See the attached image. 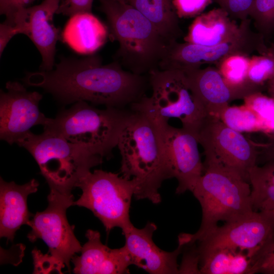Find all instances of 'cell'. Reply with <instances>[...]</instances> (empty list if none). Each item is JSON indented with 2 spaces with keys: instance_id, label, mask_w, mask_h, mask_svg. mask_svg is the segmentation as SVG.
<instances>
[{
  "instance_id": "5bb4252c",
  "label": "cell",
  "mask_w": 274,
  "mask_h": 274,
  "mask_svg": "<svg viewBox=\"0 0 274 274\" xmlns=\"http://www.w3.org/2000/svg\"><path fill=\"white\" fill-rule=\"evenodd\" d=\"M155 116L172 178H176L178 183L176 193L180 194L187 191L191 192L203 171L196 136L182 127H174L168 121Z\"/></svg>"
},
{
  "instance_id": "ac0fdd59",
  "label": "cell",
  "mask_w": 274,
  "mask_h": 274,
  "mask_svg": "<svg viewBox=\"0 0 274 274\" xmlns=\"http://www.w3.org/2000/svg\"><path fill=\"white\" fill-rule=\"evenodd\" d=\"M184 73L207 117L219 119L220 113L230 102L242 99L239 93L227 84L217 67L209 66Z\"/></svg>"
},
{
  "instance_id": "e575fe53",
  "label": "cell",
  "mask_w": 274,
  "mask_h": 274,
  "mask_svg": "<svg viewBox=\"0 0 274 274\" xmlns=\"http://www.w3.org/2000/svg\"><path fill=\"white\" fill-rule=\"evenodd\" d=\"M35 0H0V13L6 18L12 16L18 10Z\"/></svg>"
},
{
  "instance_id": "9c48e42d",
  "label": "cell",
  "mask_w": 274,
  "mask_h": 274,
  "mask_svg": "<svg viewBox=\"0 0 274 274\" xmlns=\"http://www.w3.org/2000/svg\"><path fill=\"white\" fill-rule=\"evenodd\" d=\"M48 206L43 211L33 215L27 225L31 227L27 237L31 243L41 239L48 247L46 254L53 271L62 273L66 266L70 271V262L82 246L74 233V226L70 224L66 210L73 206L74 196L50 192Z\"/></svg>"
},
{
  "instance_id": "ffe728a7",
  "label": "cell",
  "mask_w": 274,
  "mask_h": 274,
  "mask_svg": "<svg viewBox=\"0 0 274 274\" xmlns=\"http://www.w3.org/2000/svg\"><path fill=\"white\" fill-rule=\"evenodd\" d=\"M241 30L240 25L220 8L198 15L189 26L185 42L212 46L229 41Z\"/></svg>"
},
{
  "instance_id": "d6a6232c",
  "label": "cell",
  "mask_w": 274,
  "mask_h": 274,
  "mask_svg": "<svg viewBox=\"0 0 274 274\" xmlns=\"http://www.w3.org/2000/svg\"><path fill=\"white\" fill-rule=\"evenodd\" d=\"M93 0H63L56 14L72 16L83 12L91 13Z\"/></svg>"
},
{
  "instance_id": "4fadbf2b",
  "label": "cell",
  "mask_w": 274,
  "mask_h": 274,
  "mask_svg": "<svg viewBox=\"0 0 274 274\" xmlns=\"http://www.w3.org/2000/svg\"><path fill=\"white\" fill-rule=\"evenodd\" d=\"M6 88V91L1 90L0 93V138L12 145L32 127L47 125L50 118L39 109L41 94L27 91L16 81L8 82Z\"/></svg>"
},
{
  "instance_id": "4316f807",
  "label": "cell",
  "mask_w": 274,
  "mask_h": 274,
  "mask_svg": "<svg viewBox=\"0 0 274 274\" xmlns=\"http://www.w3.org/2000/svg\"><path fill=\"white\" fill-rule=\"evenodd\" d=\"M219 119L227 126L239 132H263L262 124L255 112L245 104L226 107Z\"/></svg>"
},
{
  "instance_id": "e0dca14e",
  "label": "cell",
  "mask_w": 274,
  "mask_h": 274,
  "mask_svg": "<svg viewBox=\"0 0 274 274\" xmlns=\"http://www.w3.org/2000/svg\"><path fill=\"white\" fill-rule=\"evenodd\" d=\"M87 241L82 246L81 255H75L71 262L76 274H126L132 265L124 246L111 249L101 242L98 231L87 230Z\"/></svg>"
},
{
  "instance_id": "52a82bcc",
  "label": "cell",
  "mask_w": 274,
  "mask_h": 274,
  "mask_svg": "<svg viewBox=\"0 0 274 274\" xmlns=\"http://www.w3.org/2000/svg\"><path fill=\"white\" fill-rule=\"evenodd\" d=\"M77 187L82 193L73 206L91 211L101 222L107 233L115 227L123 230L133 225L129 210L136 188L133 180L96 169L83 178Z\"/></svg>"
},
{
  "instance_id": "d6986e66",
  "label": "cell",
  "mask_w": 274,
  "mask_h": 274,
  "mask_svg": "<svg viewBox=\"0 0 274 274\" xmlns=\"http://www.w3.org/2000/svg\"><path fill=\"white\" fill-rule=\"evenodd\" d=\"M39 183L35 179L23 184L0 179V237L13 242L16 231L27 225L33 215L28 210L29 195L37 191Z\"/></svg>"
},
{
  "instance_id": "6da1fadb",
  "label": "cell",
  "mask_w": 274,
  "mask_h": 274,
  "mask_svg": "<svg viewBox=\"0 0 274 274\" xmlns=\"http://www.w3.org/2000/svg\"><path fill=\"white\" fill-rule=\"evenodd\" d=\"M49 71L28 72L23 79L64 104L85 101L94 105L128 108L146 95L148 75L135 74L117 61L103 64L97 55L77 59L62 57Z\"/></svg>"
},
{
  "instance_id": "ab89813d",
  "label": "cell",
  "mask_w": 274,
  "mask_h": 274,
  "mask_svg": "<svg viewBox=\"0 0 274 274\" xmlns=\"http://www.w3.org/2000/svg\"><path fill=\"white\" fill-rule=\"evenodd\" d=\"M271 45L274 47V44H272Z\"/></svg>"
},
{
  "instance_id": "9a60e30c",
  "label": "cell",
  "mask_w": 274,
  "mask_h": 274,
  "mask_svg": "<svg viewBox=\"0 0 274 274\" xmlns=\"http://www.w3.org/2000/svg\"><path fill=\"white\" fill-rule=\"evenodd\" d=\"M60 0H44L40 5L18 10L5 21L15 25L19 33L27 36L42 56L41 71L53 68L56 45L60 29L55 26L53 16L59 6Z\"/></svg>"
},
{
  "instance_id": "7a4b0ae2",
  "label": "cell",
  "mask_w": 274,
  "mask_h": 274,
  "mask_svg": "<svg viewBox=\"0 0 274 274\" xmlns=\"http://www.w3.org/2000/svg\"><path fill=\"white\" fill-rule=\"evenodd\" d=\"M134 114L117 145L121 156L120 173L136 184L134 196L159 203L162 182L172 178L157 119L140 102L130 106Z\"/></svg>"
},
{
  "instance_id": "836d02e7",
  "label": "cell",
  "mask_w": 274,
  "mask_h": 274,
  "mask_svg": "<svg viewBox=\"0 0 274 274\" xmlns=\"http://www.w3.org/2000/svg\"><path fill=\"white\" fill-rule=\"evenodd\" d=\"M191 249L184 254L181 264L179 265V273H200V258L195 243L188 244Z\"/></svg>"
},
{
  "instance_id": "30bf717a",
  "label": "cell",
  "mask_w": 274,
  "mask_h": 274,
  "mask_svg": "<svg viewBox=\"0 0 274 274\" xmlns=\"http://www.w3.org/2000/svg\"><path fill=\"white\" fill-rule=\"evenodd\" d=\"M196 138L203 149V166L225 168L249 183L250 172L257 165L256 143L229 127L220 119L212 117L206 118Z\"/></svg>"
},
{
  "instance_id": "484cf974",
  "label": "cell",
  "mask_w": 274,
  "mask_h": 274,
  "mask_svg": "<svg viewBox=\"0 0 274 274\" xmlns=\"http://www.w3.org/2000/svg\"><path fill=\"white\" fill-rule=\"evenodd\" d=\"M250 59L247 56L233 55L216 64V67L227 84L236 90L243 99L248 96L245 85Z\"/></svg>"
},
{
  "instance_id": "ba28073f",
  "label": "cell",
  "mask_w": 274,
  "mask_h": 274,
  "mask_svg": "<svg viewBox=\"0 0 274 274\" xmlns=\"http://www.w3.org/2000/svg\"><path fill=\"white\" fill-rule=\"evenodd\" d=\"M151 94L141 99L159 118L179 119L196 136L207 115L188 84L184 72L157 69L148 74Z\"/></svg>"
},
{
  "instance_id": "5b68a950",
  "label": "cell",
  "mask_w": 274,
  "mask_h": 274,
  "mask_svg": "<svg viewBox=\"0 0 274 274\" xmlns=\"http://www.w3.org/2000/svg\"><path fill=\"white\" fill-rule=\"evenodd\" d=\"M16 144L32 156L54 193L73 195L80 180L104 160L86 147L45 130L39 134L29 131Z\"/></svg>"
},
{
  "instance_id": "cb8c5ba5",
  "label": "cell",
  "mask_w": 274,
  "mask_h": 274,
  "mask_svg": "<svg viewBox=\"0 0 274 274\" xmlns=\"http://www.w3.org/2000/svg\"><path fill=\"white\" fill-rule=\"evenodd\" d=\"M264 163L249 173L253 210L263 212L274 210V158Z\"/></svg>"
},
{
  "instance_id": "8fae6325",
  "label": "cell",
  "mask_w": 274,
  "mask_h": 274,
  "mask_svg": "<svg viewBox=\"0 0 274 274\" xmlns=\"http://www.w3.org/2000/svg\"><path fill=\"white\" fill-rule=\"evenodd\" d=\"M251 20L241 21V30L232 40L215 46H207L187 42H173L159 64L161 70L186 72L201 67L205 64L219 63L233 55L248 56L254 52L262 54L268 50L264 37L252 30Z\"/></svg>"
},
{
  "instance_id": "3957f363",
  "label": "cell",
  "mask_w": 274,
  "mask_h": 274,
  "mask_svg": "<svg viewBox=\"0 0 274 274\" xmlns=\"http://www.w3.org/2000/svg\"><path fill=\"white\" fill-rule=\"evenodd\" d=\"M98 1L99 9L107 19L110 37L119 44L114 60L124 69L140 75L159 69L172 43L128 4L115 0Z\"/></svg>"
},
{
  "instance_id": "7c38bea8",
  "label": "cell",
  "mask_w": 274,
  "mask_h": 274,
  "mask_svg": "<svg viewBox=\"0 0 274 274\" xmlns=\"http://www.w3.org/2000/svg\"><path fill=\"white\" fill-rule=\"evenodd\" d=\"M274 238V221L266 214L253 211L237 220L217 226L196 243L199 254L213 249L239 248L259 254Z\"/></svg>"
},
{
  "instance_id": "f1b7e54d",
  "label": "cell",
  "mask_w": 274,
  "mask_h": 274,
  "mask_svg": "<svg viewBox=\"0 0 274 274\" xmlns=\"http://www.w3.org/2000/svg\"><path fill=\"white\" fill-rule=\"evenodd\" d=\"M249 18L264 38L274 31V0H254Z\"/></svg>"
},
{
  "instance_id": "8992f818",
  "label": "cell",
  "mask_w": 274,
  "mask_h": 274,
  "mask_svg": "<svg viewBox=\"0 0 274 274\" xmlns=\"http://www.w3.org/2000/svg\"><path fill=\"white\" fill-rule=\"evenodd\" d=\"M134 112L129 108H96L85 101L74 103L50 118L44 130L60 135L109 159Z\"/></svg>"
},
{
  "instance_id": "7402d4cb",
  "label": "cell",
  "mask_w": 274,
  "mask_h": 274,
  "mask_svg": "<svg viewBox=\"0 0 274 274\" xmlns=\"http://www.w3.org/2000/svg\"><path fill=\"white\" fill-rule=\"evenodd\" d=\"M201 274H253L258 253L239 248H219L199 254Z\"/></svg>"
},
{
  "instance_id": "83f0119b",
  "label": "cell",
  "mask_w": 274,
  "mask_h": 274,
  "mask_svg": "<svg viewBox=\"0 0 274 274\" xmlns=\"http://www.w3.org/2000/svg\"><path fill=\"white\" fill-rule=\"evenodd\" d=\"M244 104L252 109L259 118L266 135L274 134V99L261 92L244 98Z\"/></svg>"
},
{
  "instance_id": "2e32d148",
  "label": "cell",
  "mask_w": 274,
  "mask_h": 274,
  "mask_svg": "<svg viewBox=\"0 0 274 274\" xmlns=\"http://www.w3.org/2000/svg\"><path fill=\"white\" fill-rule=\"evenodd\" d=\"M156 229V224L149 222L143 228H137L132 225L122 230L125 239L124 247L132 265L151 274L179 273L177 259L183 246L179 244L172 252L161 250L153 240Z\"/></svg>"
},
{
  "instance_id": "4dcf8cb0",
  "label": "cell",
  "mask_w": 274,
  "mask_h": 274,
  "mask_svg": "<svg viewBox=\"0 0 274 274\" xmlns=\"http://www.w3.org/2000/svg\"><path fill=\"white\" fill-rule=\"evenodd\" d=\"M213 0H174V4L179 18H191L200 14Z\"/></svg>"
},
{
  "instance_id": "603a6c76",
  "label": "cell",
  "mask_w": 274,
  "mask_h": 274,
  "mask_svg": "<svg viewBox=\"0 0 274 274\" xmlns=\"http://www.w3.org/2000/svg\"><path fill=\"white\" fill-rule=\"evenodd\" d=\"M127 4L145 16L168 42L177 41L183 36L174 0H128Z\"/></svg>"
},
{
  "instance_id": "f35d334b",
  "label": "cell",
  "mask_w": 274,
  "mask_h": 274,
  "mask_svg": "<svg viewBox=\"0 0 274 274\" xmlns=\"http://www.w3.org/2000/svg\"><path fill=\"white\" fill-rule=\"evenodd\" d=\"M122 3H128V0H115Z\"/></svg>"
},
{
  "instance_id": "1f68e13d",
  "label": "cell",
  "mask_w": 274,
  "mask_h": 274,
  "mask_svg": "<svg viewBox=\"0 0 274 274\" xmlns=\"http://www.w3.org/2000/svg\"><path fill=\"white\" fill-rule=\"evenodd\" d=\"M274 274V238L259 254L255 265V273Z\"/></svg>"
},
{
  "instance_id": "d4e9b609",
  "label": "cell",
  "mask_w": 274,
  "mask_h": 274,
  "mask_svg": "<svg viewBox=\"0 0 274 274\" xmlns=\"http://www.w3.org/2000/svg\"><path fill=\"white\" fill-rule=\"evenodd\" d=\"M274 76V47L271 45L268 50L250 59L245 85L248 96L261 90Z\"/></svg>"
},
{
  "instance_id": "277c9868",
  "label": "cell",
  "mask_w": 274,
  "mask_h": 274,
  "mask_svg": "<svg viewBox=\"0 0 274 274\" xmlns=\"http://www.w3.org/2000/svg\"><path fill=\"white\" fill-rule=\"evenodd\" d=\"M191 192L201 206V222L195 233L179 235V244L182 245L196 242L220 221L231 222L254 211L250 183L223 168L203 166V174Z\"/></svg>"
},
{
  "instance_id": "f546056e",
  "label": "cell",
  "mask_w": 274,
  "mask_h": 274,
  "mask_svg": "<svg viewBox=\"0 0 274 274\" xmlns=\"http://www.w3.org/2000/svg\"><path fill=\"white\" fill-rule=\"evenodd\" d=\"M254 0H213L233 20L241 21L249 18Z\"/></svg>"
},
{
  "instance_id": "8d00e7d4",
  "label": "cell",
  "mask_w": 274,
  "mask_h": 274,
  "mask_svg": "<svg viewBox=\"0 0 274 274\" xmlns=\"http://www.w3.org/2000/svg\"><path fill=\"white\" fill-rule=\"evenodd\" d=\"M266 86L270 97L274 99V76L267 82Z\"/></svg>"
},
{
  "instance_id": "d590c367",
  "label": "cell",
  "mask_w": 274,
  "mask_h": 274,
  "mask_svg": "<svg viewBox=\"0 0 274 274\" xmlns=\"http://www.w3.org/2000/svg\"><path fill=\"white\" fill-rule=\"evenodd\" d=\"M19 34L16 26L6 22L0 24V56L10 40L15 35Z\"/></svg>"
},
{
  "instance_id": "74e56055",
  "label": "cell",
  "mask_w": 274,
  "mask_h": 274,
  "mask_svg": "<svg viewBox=\"0 0 274 274\" xmlns=\"http://www.w3.org/2000/svg\"><path fill=\"white\" fill-rule=\"evenodd\" d=\"M264 213H265L267 215H268L274 221V210L264 212Z\"/></svg>"
},
{
  "instance_id": "44dd1931",
  "label": "cell",
  "mask_w": 274,
  "mask_h": 274,
  "mask_svg": "<svg viewBox=\"0 0 274 274\" xmlns=\"http://www.w3.org/2000/svg\"><path fill=\"white\" fill-rule=\"evenodd\" d=\"M106 26L92 13L83 12L70 17L62 32V40L75 52L91 54L106 42Z\"/></svg>"
}]
</instances>
